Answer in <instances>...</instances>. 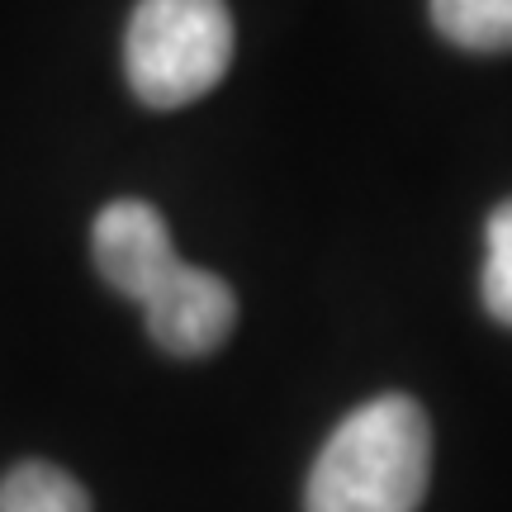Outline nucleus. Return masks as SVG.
Listing matches in <instances>:
<instances>
[{
  "label": "nucleus",
  "mask_w": 512,
  "mask_h": 512,
  "mask_svg": "<svg viewBox=\"0 0 512 512\" xmlns=\"http://www.w3.org/2000/svg\"><path fill=\"white\" fill-rule=\"evenodd\" d=\"M432 475V427L408 394L361 403L313 460L304 512H418Z\"/></svg>",
  "instance_id": "1"
},
{
  "label": "nucleus",
  "mask_w": 512,
  "mask_h": 512,
  "mask_svg": "<svg viewBox=\"0 0 512 512\" xmlns=\"http://www.w3.org/2000/svg\"><path fill=\"white\" fill-rule=\"evenodd\" d=\"M233 62V15L223 0H138L124 38V72L152 110L209 95Z\"/></svg>",
  "instance_id": "2"
},
{
  "label": "nucleus",
  "mask_w": 512,
  "mask_h": 512,
  "mask_svg": "<svg viewBox=\"0 0 512 512\" xmlns=\"http://www.w3.org/2000/svg\"><path fill=\"white\" fill-rule=\"evenodd\" d=\"M91 252H95L100 275L124 299H138V304H147L157 294V285L181 266L171 228H166V219L147 200L105 204V214L95 219Z\"/></svg>",
  "instance_id": "3"
},
{
  "label": "nucleus",
  "mask_w": 512,
  "mask_h": 512,
  "mask_svg": "<svg viewBox=\"0 0 512 512\" xmlns=\"http://www.w3.org/2000/svg\"><path fill=\"white\" fill-rule=\"evenodd\" d=\"M143 309L152 342L171 356H209L238 323V299L228 290V280L190 261L166 275Z\"/></svg>",
  "instance_id": "4"
},
{
  "label": "nucleus",
  "mask_w": 512,
  "mask_h": 512,
  "mask_svg": "<svg viewBox=\"0 0 512 512\" xmlns=\"http://www.w3.org/2000/svg\"><path fill=\"white\" fill-rule=\"evenodd\" d=\"M432 24L465 53H512V0H432Z\"/></svg>",
  "instance_id": "5"
},
{
  "label": "nucleus",
  "mask_w": 512,
  "mask_h": 512,
  "mask_svg": "<svg viewBox=\"0 0 512 512\" xmlns=\"http://www.w3.org/2000/svg\"><path fill=\"white\" fill-rule=\"evenodd\" d=\"M0 512H91V494L67 470L29 460L0 479Z\"/></svg>",
  "instance_id": "6"
},
{
  "label": "nucleus",
  "mask_w": 512,
  "mask_h": 512,
  "mask_svg": "<svg viewBox=\"0 0 512 512\" xmlns=\"http://www.w3.org/2000/svg\"><path fill=\"white\" fill-rule=\"evenodd\" d=\"M484 238H489L484 280H479V290H484V309L494 313L498 323H508L512 328V200H503L494 214H489Z\"/></svg>",
  "instance_id": "7"
}]
</instances>
